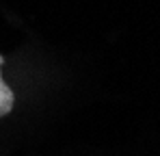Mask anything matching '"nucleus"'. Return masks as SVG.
<instances>
[{"label":"nucleus","mask_w":160,"mask_h":156,"mask_svg":"<svg viewBox=\"0 0 160 156\" xmlns=\"http://www.w3.org/2000/svg\"><path fill=\"white\" fill-rule=\"evenodd\" d=\"M2 63H4V59L0 54V67H2ZM13 104H15V93L7 87V82L2 80V74H0V117L9 115L13 111Z\"/></svg>","instance_id":"nucleus-1"}]
</instances>
